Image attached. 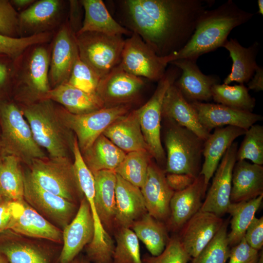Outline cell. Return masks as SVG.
I'll use <instances>...</instances> for the list:
<instances>
[{"mask_svg": "<svg viewBox=\"0 0 263 263\" xmlns=\"http://www.w3.org/2000/svg\"><path fill=\"white\" fill-rule=\"evenodd\" d=\"M204 0H128V24L159 56L182 49L201 16L211 5Z\"/></svg>", "mask_w": 263, "mask_h": 263, "instance_id": "cell-1", "label": "cell"}, {"mask_svg": "<svg viewBox=\"0 0 263 263\" xmlns=\"http://www.w3.org/2000/svg\"><path fill=\"white\" fill-rule=\"evenodd\" d=\"M254 15L242 9L231 0L215 9H207L187 44L180 51L165 56L166 62L169 64L180 59L197 61L202 55L223 47L231 31L248 21Z\"/></svg>", "mask_w": 263, "mask_h": 263, "instance_id": "cell-2", "label": "cell"}, {"mask_svg": "<svg viewBox=\"0 0 263 263\" xmlns=\"http://www.w3.org/2000/svg\"><path fill=\"white\" fill-rule=\"evenodd\" d=\"M22 110L36 143L50 157H69L75 136L62 122L53 101L43 99L26 105Z\"/></svg>", "mask_w": 263, "mask_h": 263, "instance_id": "cell-3", "label": "cell"}, {"mask_svg": "<svg viewBox=\"0 0 263 263\" xmlns=\"http://www.w3.org/2000/svg\"><path fill=\"white\" fill-rule=\"evenodd\" d=\"M0 153L16 157L29 166L33 160L47 156L35 141L22 110L14 103L0 100Z\"/></svg>", "mask_w": 263, "mask_h": 263, "instance_id": "cell-4", "label": "cell"}, {"mask_svg": "<svg viewBox=\"0 0 263 263\" xmlns=\"http://www.w3.org/2000/svg\"><path fill=\"white\" fill-rule=\"evenodd\" d=\"M26 170L38 186L79 205L85 197L69 157H46L32 160Z\"/></svg>", "mask_w": 263, "mask_h": 263, "instance_id": "cell-5", "label": "cell"}, {"mask_svg": "<svg viewBox=\"0 0 263 263\" xmlns=\"http://www.w3.org/2000/svg\"><path fill=\"white\" fill-rule=\"evenodd\" d=\"M167 119L169 125L165 136L167 155L165 172L197 177L202 166L205 141L189 130Z\"/></svg>", "mask_w": 263, "mask_h": 263, "instance_id": "cell-6", "label": "cell"}, {"mask_svg": "<svg viewBox=\"0 0 263 263\" xmlns=\"http://www.w3.org/2000/svg\"><path fill=\"white\" fill-rule=\"evenodd\" d=\"M180 69L174 66L166 71L150 99L138 111L141 131L151 156L158 162H163L165 153L161 138L162 107L169 87L179 78Z\"/></svg>", "mask_w": 263, "mask_h": 263, "instance_id": "cell-7", "label": "cell"}, {"mask_svg": "<svg viewBox=\"0 0 263 263\" xmlns=\"http://www.w3.org/2000/svg\"><path fill=\"white\" fill-rule=\"evenodd\" d=\"M75 37L80 58L100 78L120 64L125 42L122 36L85 32Z\"/></svg>", "mask_w": 263, "mask_h": 263, "instance_id": "cell-8", "label": "cell"}, {"mask_svg": "<svg viewBox=\"0 0 263 263\" xmlns=\"http://www.w3.org/2000/svg\"><path fill=\"white\" fill-rule=\"evenodd\" d=\"M131 108L130 104H124L104 107L83 114L71 113L63 107L56 109L62 122L75 134L82 152L93 144L110 125L128 113Z\"/></svg>", "mask_w": 263, "mask_h": 263, "instance_id": "cell-9", "label": "cell"}, {"mask_svg": "<svg viewBox=\"0 0 263 263\" xmlns=\"http://www.w3.org/2000/svg\"><path fill=\"white\" fill-rule=\"evenodd\" d=\"M24 200L52 224L62 230L75 217L79 206L42 188L23 171Z\"/></svg>", "mask_w": 263, "mask_h": 263, "instance_id": "cell-10", "label": "cell"}, {"mask_svg": "<svg viewBox=\"0 0 263 263\" xmlns=\"http://www.w3.org/2000/svg\"><path fill=\"white\" fill-rule=\"evenodd\" d=\"M168 64L165 57L158 56L137 34L132 33L125 40L119 65L126 72L158 81Z\"/></svg>", "mask_w": 263, "mask_h": 263, "instance_id": "cell-11", "label": "cell"}, {"mask_svg": "<svg viewBox=\"0 0 263 263\" xmlns=\"http://www.w3.org/2000/svg\"><path fill=\"white\" fill-rule=\"evenodd\" d=\"M0 253L9 263H58L52 246L9 229L0 233Z\"/></svg>", "mask_w": 263, "mask_h": 263, "instance_id": "cell-12", "label": "cell"}, {"mask_svg": "<svg viewBox=\"0 0 263 263\" xmlns=\"http://www.w3.org/2000/svg\"><path fill=\"white\" fill-rule=\"evenodd\" d=\"M11 209L12 216L6 229L33 239L62 243V230L46 219L24 199L12 201Z\"/></svg>", "mask_w": 263, "mask_h": 263, "instance_id": "cell-13", "label": "cell"}, {"mask_svg": "<svg viewBox=\"0 0 263 263\" xmlns=\"http://www.w3.org/2000/svg\"><path fill=\"white\" fill-rule=\"evenodd\" d=\"M238 148L237 143L233 142L222 157L213 175L201 211L211 212L219 217L227 212L231 203L232 172L237 161Z\"/></svg>", "mask_w": 263, "mask_h": 263, "instance_id": "cell-14", "label": "cell"}, {"mask_svg": "<svg viewBox=\"0 0 263 263\" xmlns=\"http://www.w3.org/2000/svg\"><path fill=\"white\" fill-rule=\"evenodd\" d=\"M62 231L63 245L58 263H70L92 242L94 236V220L85 197L81 201L75 217Z\"/></svg>", "mask_w": 263, "mask_h": 263, "instance_id": "cell-15", "label": "cell"}, {"mask_svg": "<svg viewBox=\"0 0 263 263\" xmlns=\"http://www.w3.org/2000/svg\"><path fill=\"white\" fill-rule=\"evenodd\" d=\"M144 84L141 77L126 72L119 64L100 79L96 93L105 107L128 104Z\"/></svg>", "mask_w": 263, "mask_h": 263, "instance_id": "cell-16", "label": "cell"}, {"mask_svg": "<svg viewBox=\"0 0 263 263\" xmlns=\"http://www.w3.org/2000/svg\"><path fill=\"white\" fill-rule=\"evenodd\" d=\"M202 126L209 132L224 126H234L245 130L262 119L261 115L232 108L220 104L190 103Z\"/></svg>", "mask_w": 263, "mask_h": 263, "instance_id": "cell-17", "label": "cell"}, {"mask_svg": "<svg viewBox=\"0 0 263 263\" xmlns=\"http://www.w3.org/2000/svg\"><path fill=\"white\" fill-rule=\"evenodd\" d=\"M223 223L220 217L200 210L185 224L178 236L190 258H195L200 253Z\"/></svg>", "mask_w": 263, "mask_h": 263, "instance_id": "cell-18", "label": "cell"}, {"mask_svg": "<svg viewBox=\"0 0 263 263\" xmlns=\"http://www.w3.org/2000/svg\"><path fill=\"white\" fill-rule=\"evenodd\" d=\"M170 64L179 68L181 74L174 84L189 102L208 101L212 99V87L220 83L215 75H206L200 70L196 61L180 59Z\"/></svg>", "mask_w": 263, "mask_h": 263, "instance_id": "cell-19", "label": "cell"}, {"mask_svg": "<svg viewBox=\"0 0 263 263\" xmlns=\"http://www.w3.org/2000/svg\"><path fill=\"white\" fill-rule=\"evenodd\" d=\"M140 189L147 212L165 223L169 216L170 202L174 191L168 184L164 171L151 161Z\"/></svg>", "mask_w": 263, "mask_h": 263, "instance_id": "cell-20", "label": "cell"}, {"mask_svg": "<svg viewBox=\"0 0 263 263\" xmlns=\"http://www.w3.org/2000/svg\"><path fill=\"white\" fill-rule=\"evenodd\" d=\"M78 56L75 34L65 25L54 39L50 57L49 79L54 87L67 82Z\"/></svg>", "mask_w": 263, "mask_h": 263, "instance_id": "cell-21", "label": "cell"}, {"mask_svg": "<svg viewBox=\"0 0 263 263\" xmlns=\"http://www.w3.org/2000/svg\"><path fill=\"white\" fill-rule=\"evenodd\" d=\"M207 186L199 174L186 189L174 192L169 205V216L165 223L168 231H179L185 224L200 210Z\"/></svg>", "mask_w": 263, "mask_h": 263, "instance_id": "cell-22", "label": "cell"}, {"mask_svg": "<svg viewBox=\"0 0 263 263\" xmlns=\"http://www.w3.org/2000/svg\"><path fill=\"white\" fill-rule=\"evenodd\" d=\"M162 115L189 130L204 141L210 134L200 124L191 104L174 83L169 87L165 94Z\"/></svg>", "mask_w": 263, "mask_h": 263, "instance_id": "cell-23", "label": "cell"}, {"mask_svg": "<svg viewBox=\"0 0 263 263\" xmlns=\"http://www.w3.org/2000/svg\"><path fill=\"white\" fill-rule=\"evenodd\" d=\"M50 57L43 46L36 47L27 57L19 76L24 87L35 101L43 99L49 86Z\"/></svg>", "mask_w": 263, "mask_h": 263, "instance_id": "cell-24", "label": "cell"}, {"mask_svg": "<svg viewBox=\"0 0 263 263\" xmlns=\"http://www.w3.org/2000/svg\"><path fill=\"white\" fill-rule=\"evenodd\" d=\"M115 229L130 228L147 212L140 188L116 174ZM115 231V230H114Z\"/></svg>", "mask_w": 263, "mask_h": 263, "instance_id": "cell-25", "label": "cell"}, {"mask_svg": "<svg viewBox=\"0 0 263 263\" xmlns=\"http://www.w3.org/2000/svg\"><path fill=\"white\" fill-rule=\"evenodd\" d=\"M246 130L234 126L215 129L205 141L203 151L204 162L200 174L207 186L219 164L228 148L237 137L244 135Z\"/></svg>", "mask_w": 263, "mask_h": 263, "instance_id": "cell-26", "label": "cell"}, {"mask_svg": "<svg viewBox=\"0 0 263 263\" xmlns=\"http://www.w3.org/2000/svg\"><path fill=\"white\" fill-rule=\"evenodd\" d=\"M102 134L126 153L148 151L141 131L137 109L117 118Z\"/></svg>", "mask_w": 263, "mask_h": 263, "instance_id": "cell-27", "label": "cell"}, {"mask_svg": "<svg viewBox=\"0 0 263 263\" xmlns=\"http://www.w3.org/2000/svg\"><path fill=\"white\" fill-rule=\"evenodd\" d=\"M93 174L96 211L104 229L111 235L115 229L116 174L113 170H101Z\"/></svg>", "mask_w": 263, "mask_h": 263, "instance_id": "cell-28", "label": "cell"}, {"mask_svg": "<svg viewBox=\"0 0 263 263\" xmlns=\"http://www.w3.org/2000/svg\"><path fill=\"white\" fill-rule=\"evenodd\" d=\"M263 194V167L236 161L232 172L231 203L247 201Z\"/></svg>", "mask_w": 263, "mask_h": 263, "instance_id": "cell-29", "label": "cell"}, {"mask_svg": "<svg viewBox=\"0 0 263 263\" xmlns=\"http://www.w3.org/2000/svg\"><path fill=\"white\" fill-rule=\"evenodd\" d=\"M44 99L59 103L66 110L75 114H86L105 107L96 93H86L67 82L51 89Z\"/></svg>", "mask_w": 263, "mask_h": 263, "instance_id": "cell-30", "label": "cell"}, {"mask_svg": "<svg viewBox=\"0 0 263 263\" xmlns=\"http://www.w3.org/2000/svg\"><path fill=\"white\" fill-rule=\"evenodd\" d=\"M61 3L58 0L35 1L19 14V34L25 33L27 37L46 32L56 21Z\"/></svg>", "mask_w": 263, "mask_h": 263, "instance_id": "cell-31", "label": "cell"}, {"mask_svg": "<svg viewBox=\"0 0 263 263\" xmlns=\"http://www.w3.org/2000/svg\"><path fill=\"white\" fill-rule=\"evenodd\" d=\"M259 46L257 41L248 47H244L235 38L226 41L223 47L229 52L232 65L231 72L224 80V84L228 85L236 82L244 84L249 81L258 67L256 56Z\"/></svg>", "mask_w": 263, "mask_h": 263, "instance_id": "cell-32", "label": "cell"}, {"mask_svg": "<svg viewBox=\"0 0 263 263\" xmlns=\"http://www.w3.org/2000/svg\"><path fill=\"white\" fill-rule=\"evenodd\" d=\"M80 2L85 16L81 28L75 35L85 32L112 36L132 34L131 31L121 26L111 16L102 0H82Z\"/></svg>", "mask_w": 263, "mask_h": 263, "instance_id": "cell-33", "label": "cell"}, {"mask_svg": "<svg viewBox=\"0 0 263 263\" xmlns=\"http://www.w3.org/2000/svg\"><path fill=\"white\" fill-rule=\"evenodd\" d=\"M81 154L87 167L94 173L101 170L114 171L126 153L102 134Z\"/></svg>", "mask_w": 263, "mask_h": 263, "instance_id": "cell-34", "label": "cell"}, {"mask_svg": "<svg viewBox=\"0 0 263 263\" xmlns=\"http://www.w3.org/2000/svg\"><path fill=\"white\" fill-rule=\"evenodd\" d=\"M131 228L153 256L163 251L169 239L165 223L148 212L134 222Z\"/></svg>", "mask_w": 263, "mask_h": 263, "instance_id": "cell-35", "label": "cell"}, {"mask_svg": "<svg viewBox=\"0 0 263 263\" xmlns=\"http://www.w3.org/2000/svg\"><path fill=\"white\" fill-rule=\"evenodd\" d=\"M16 157L0 153V194L12 201L23 199L24 176Z\"/></svg>", "mask_w": 263, "mask_h": 263, "instance_id": "cell-36", "label": "cell"}, {"mask_svg": "<svg viewBox=\"0 0 263 263\" xmlns=\"http://www.w3.org/2000/svg\"><path fill=\"white\" fill-rule=\"evenodd\" d=\"M263 198L262 194L247 201L230 203L227 211L232 216L230 221L231 231L227 234L229 246L236 245L244 237L248 225L261 205Z\"/></svg>", "mask_w": 263, "mask_h": 263, "instance_id": "cell-37", "label": "cell"}, {"mask_svg": "<svg viewBox=\"0 0 263 263\" xmlns=\"http://www.w3.org/2000/svg\"><path fill=\"white\" fill-rule=\"evenodd\" d=\"M211 91L212 99L217 104L250 112L255 107V99L250 95L244 84H216Z\"/></svg>", "mask_w": 263, "mask_h": 263, "instance_id": "cell-38", "label": "cell"}, {"mask_svg": "<svg viewBox=\"0 0 263 263\" xmlns=\"http://www.w3.org/2000/svg\"><path fill=\"white\" fill-rule=\"evenodd\" d=\"M151 157L148 150L126 153L114 171L125 180L141 188L146 178Z\"/></svg>", "mask_w": 263, "mask_h": 263, "instance_id": "cell-39", "label": "cell"}, {"mask_svg": "<svg viewBox=\"0 0 263 263\" xmlns=\"http://www.w3.org/2000/svg\"><path fill=\"white\" fill-rule=\"evenodd\" d=\"M113 235L115 244L112 263H143L139 240L131 228H117Z\"/></svg>", "mask_w": 263, "mask_h": 263, "instance_id": "cell-40", "label": "cell"}, {"mask_svg": "<svg viewBox=\"0 0 263 263\" xmlns=\"http://www.w3.org/2000/svg\"><path fill=\"white\" fill-rule=\"evenodd\" d=\"M228 222L224 223L217 234L200 253L192 258L191 263H226L230 248L227 228Z\"/></svg>", "mask_w": 263, "mask_h": 263, "instance_id": "cell-41", "label": "cell"}, {"mask_svg": "<svg viewBox=\"0 0 263 263\" xmlns=\"http://www.w3.org/2000/svg\"><path fill=\"white\" fill-rule=\"evenodd\" d=\"M244 137L240 147L238 148L236 160L246 159L252 163L263 164V127L254 124L246 130Z\"/></svg>", "mask_w": 263, "mask_h": 263, "instance_id": "cell-42", "label": "cell"}, {"mask_svg": "<svg viewBox=\"0 0 263 263\" xmlns=\"http://www.w3.org/2000/svg\"><path fill=\"white\" fill-rule=\"evenodd\" d=\"M51 37L50 33L48 32L18 38L0 35V54L15 60L20 56L26 49L46 43L50 40Z\"/></svg>", "mask_w": 263, "mask_h": 263, "instance_id": "cell-43", "label": "cell"}, {"mask_svg": "<svg viewBox=\"0 0 263 263\" xmlns=\"http://www.w3.org/2000/svg\"><path fill=\"white\" fill-rule=\"evenodd\" d=\"M100 77L79 57L76 60L67 83L89 94L96 93Z\"/></svg>", "mask_w": 263, "mask_h": 263, "instance_id": "cell-44", "label": "cell"}, {"mask_svg": "<svg viewBox=\"0 0 263 263\" xmlns=\"http://www.w3.org/2000/svg\"><path fill=\"white\" fill-rule=\"evenodd\" d=\"M190 259L177 235L169 238L164 250L159 255L146 254L142 258L143 263H188Z\"/></svg>", "mask_w": 263, "mask_h": 263, "instance_id": "cell-45", "label": "cell"}, {"mask_svg": "<svg viewBox=\"0 0 263 263\" xmlns=\"http://www.w3.org/2000/svg\"><path fill=\"white\" fill-rule=\"evenodd\" d=\"M0 35L11 38L20 35L19 14L8 0H0Z\"/></svg>", "mask_w": 263, "mask_h": 263, "instance_id": "cell-46", "label": "cell"}, {"mask_svg": "<svg viewBox=\"0 0 263 263\" xmlns=\"http://www.w3.org/2000/svg\"><path fill=\"white\" fill-rule=\"evenodd\" d=\"M228 263H259L258 250L251 247L244 237L230 249Z\"/></svg>", "mask_w": 263, "mask_h": 263, "instance_id": "cell-47", "label": "cell"}, {"mask_svg": "<svg viewBox=\"0 0 263 263\" xmlns=\"http://www.w3.org/2000/svg\"><path fill=\"white\" fill-rule=\"evenodd\" d=\"M246 243L259 250L263 245V217H254L248 225L244 236Z\"/></svg>", "mask_w": 263, "mask_h": 263, "instance_id": "cell-48", "label": "cell"}, {"mask_svg": "<svg viewBox=\"0 0 263 263\" xmlns=\"http://www.w3.org/2000/svg\"><path fill=\"white\" fill-rule=\"evenodd\" d=\"M12 60L8 56L0 54V95L14 77L15 70L11 61Z\"/></svg>", "mask_w": 263, "mask_h": 263, "instance_id": "cell-49", "label": "cell"}, {"mask_svg": "<svg viewBox=\"0 0 263 263\" xmlns=\"http://www.w3.org/2000/svg\"><path fill=\"white\" fill-rule=\"evenodd\" d=\"M196 178L187 174L167 173L166 175L168 184L174 192L186 189L193 183Z\"/></svg>", "mask_w": 263, "mask_h": 263, "instance_id": "cell-50", "label": "cell"}, {"mask_svg": "<svg viewBox=\"0 0 263 263\" xmlns=\"http://www.w3.org/2000/svg\"><path fill=\"white\" fill-rule=\"evenodd\" d=\"M12 201L2 197L0 200V233L6 229L11 220Z\"/></svg>", "mask_w": 263, "mask_h": 263, "instance_id": "cell-51", "label": "cell"}, {"mask_svg": "<svg viewBox=\"0 0 263 263\" xmlns=\"http://www.w3.org/2000/svg\"><path fill=\"white\" fill-rule=\"evenodd\" d=\"M71 21L69 26L72 32L75 35L80 29L79 22V7L78 2L75 0H71Z\"/></svg>", "mask_w": 263, "mask_h": 263, "instance_id": "cell-52", "label": "cell"}, {"mask_svg": "<svg viewBox=\"0 0 263 263\" xmlns=\"http://www.w3.org/2000/svg\"><path fill=\"white\" fill-rule=\"evenodd\" d=\"M247 83L248 90L260 92L263 90V69L258 66L255 72Z\"/></svg>", "mask_w": 263, "mask_h": 263, "instance_id": "cell-53", "label": "cell"}, {"mask_svg": "<svg viewBox=\"0 0 263 263\" xmlns=\"http://www.w3.org/2000/svg\"><path fill=\"white\" fill-rule=\"evenodd\" d=\"M12 5L19 8H26L33 4L35 0H10Z\"/></svg>", "mask_w": 263, "mask_h": 263, "instance_id": "cell-54", "label": "cell"}, {"mask_svg": "<svg viewBox=\"0 0 263 263\" xmlns=\"http://www.w3.org/2000/svg\"><path fill=\"white\" fill-rule=\"evenodd\" d=\"M70 263H94L89 260L86 256H77Z\"/></svg>", "mask_w": 263, "mask_h": 263, "instance_id": "cell-55", "label": "cell"}, {"mask_svg": "<svg viewBox=\"0 0 263 263\" xmlns=\"http://www.w3.org/2000/svg\"><path fill=\"white\" fill-rule=\"evenodd\" d=\"M258 7H259L258 13L260 14L263 15V0H258Z\"/></svg>", "mask_w": 263, "mask_h": 263, "instance_id": "cell-56", "label": "cell"}, {"mask_svg": "<svg viewBox=\"0 0 263 263\" xmlns=\"http://www.w3.org/2000/svg\"><path fill=\"white\" fill-rule=\"evenodd\" d=\"M0 263H9L4 256L0 253Z\"/></svg>", "mask_w": 263, "mask_h": 263, "instance_id": "cell-57", "label": "cell"}, {"mask_svg": "<svg viewBox=\"0 0 263 263\" xmlns=\"http://www.w3.org/2000/svg\"><path fill=\"white\" fill-rule=\"evenodd\" d=\"M0 150H1V144H0Z\"/></svg>", "mask_w": 263, "mask_h": 263, "instance_id": "cell-58", "label": "cell"}, {"mask_svg": "<svg viewBox=\"0 0 263 263\" xmlns=\"http://www.w3.org/2000/svg\"><path fill=\"white\" fill-rule=\"evenodd\" d=\"M1 198H2V196H1V194H0V200L1 199Z\"/></svg>", "mask_w": 263, "mask_h": 263, "instance_id": "cell-59", "label": "cell"}]
</instances>
